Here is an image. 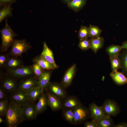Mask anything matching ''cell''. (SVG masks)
Masks as SVG:
<instances>
[{
  "label": "cell",
  "instance_id": "obj_1",
  "mask_svg": "<svg viewBox=\"0 0 127 127\" xmlns=\"http://www.w3.org/2000/svg\"><path fill=\"white\" fill-rule=\"evenodd\" d=\"M6 121L9 127H16L24 121L20 107L10 102L5 114Z\"/></svg>",
  "mask_w": 127,
  "mask_h": 127
},
{
  "label": "cell",
  "instance_id": "obj_23",
  "mask_svg": "<svg viewBox=\"0 0 127 127\" xmlns=\"http://www.w3.org/2000/svg\"><path fill=\"white\" fill-rule=\"evenodd\" d=\"M87 0H73L67 4V7L77 12L82 9L85 5Z\"/></svg>",
  "mask_w": 127,
  "mask_h": 127
},
{
  "label": "cell",
  "instance_id": "obj_4",
  "mask_svg": "<svg viewBox=\"0 0 127 127\" xmlns=\"http://www.w3.org/2000/svg\"><path fill=\"white\" fill-rule=\"evenodd\" d=\"M0 87L7 92L11 93L18 89V80L7 75L0 69Z\"/></svg>",
  "mask_w": 127,
  "mask_h": 127
},
{
  "label": "cell",
  "instance_id": "obj_31",
  "mask_svg": "<svg viewBox=\"0 0 127 127\" xmlns=\"http://www.w3.org/2000/svg\"><path fill=\"white\" fill-rule=\"evenodd\" d=\"M112 71H117L121 69V61L119 56L109 58Z\"/></svg>",
  "mask_w": 127,
  "mask_h": 127
},
{
  "label": "cell",
  "instance_id": "obj_8",
  "mask_svg": "<svg viewBox=\"0 0 127 127\" xmlns=\"http://www.w3.org/2000/svg\"><path fill=\"white\" fill-rule=\"evenodd\" d=\"M66 88L61 83L51 82L46 89L52 95L62 99L67 96Z\"/></svg>",
  "mask_w": 127,
  "mask_h": 127
},
{
  "label": "cell",
  "instance_id": "obj_40",
  "mask_svg": "<svg viewBox=\"0 0 127 127\" xmlns=\"http://www.w3.org/2000/svg\"><path fill=\"white\" fill-rule=\"evenodd\" d=\"M114 127H127V123H121L117 125H114Z\"/></svg>",
  "mask_w": 127,
  "mask_h": 127
},
{
  "label": "cell",
  "instance_id": "obj_12",
  "mask_svg": "<svg viewBox=\"0 0 127 127\" xmlns=\"http://www.w3.org/2000/svg\"><path fill=\"white\" fill-rule=\"evenodd\" d=\"M37 81L34 75L21 79L18 89L27 92L36 87Z\"/></svg>",
  "mask_w": 127,
  "mask_h": 127
},
{
  "label": "cell",
  "instance_id": "obj_26",
  "mask_svg": "<svg viewBox=\"0 0 127 127\" xmlns=\"http://www.w3.org/2000/svg\"><path fill=\"white\" fill-rule=\"evenodd\" d=\"M62 110L63 118L70 124L74 125V120L73 109L64 108L62 109Z\"/></svg>",
  "mask_w": 127,
  "mask_h": 127
},
{
  "label": "cell",
  "instance_id": "obj_28",
  "mask_svg": "<svg viewBox=\"0 0 127 127\" xmlns=\"http://www.w3.org/2000/svg\"><path fill=\"white\" fill-rule=\"evenodd\" d=\"M12 8L11 5L3 6L0 10V22H1L9 16H12Z\"/></svg>",
  "mask_w": 127,
  "mask_h": 127
},
{
  "label": "cell",
  "instance_id": "obj_36",
  "mask_svg": "<svg viewBox=\"0 0 127 127\" xmlns=\"http://www.w3.org/2000/svg\"><path fill=\"white\" fill-rule=\"evenodd\" d=\"M10 56L8 53L6 54H0V69L4 68Z\"/></svg>",
  "mask_w": 127,
  "mask_h": 127
},
{
  "label": "cell",
  "instance_id": "obj_42",
  "mask_svg": "<svg viewBox=\"0 0 127 127\" xmlns=\"http://www.w3.org/2000/svg\"><path fill=\"white\" fill-rule=\"evenodd\" d=\"M63 3L67 4L73 0H60Z\"/></svg>",
  "mask_w": 127,
  "mask_h": 127
},
{
  "label": "cell",
  "instance_id": "obj_18",
  "mask_svg": "<svg viewBox=\"0 0 127 127\" xmlns=\"http://www.w3.org/2000/svg\"><path fill=\"white\" fill-rule=\"evenodd\" d=\"M23 61L19 57L10 56L4 68L5 70H13L24 65Z\"/></svg>",
  "mask_w": 127,
  "mask_h": 127
},
{
  "label": "cell",
  "instance_id": "obj_33",
  "mask_svg": "<svg viewBox=\"0 0 127 127\" xmlns=\"http://www.w3.org/2000/svg\"><path fill=\"white\" fill-rule=\"evenodd\" d=\"M78 36L79 40L88 39L90 37L88 27L81 26L78 31Z\"/></svg>",
  "mask_w": 127,
  "mask_h": 127
},
{
  "label": "cell",
  "instance_id": "obj_38",
  "mask_svg": "<svg viewBox=\"0 0 127 127\" xmlns=\"http://www.w3.org/2000/svg\"><path fill=\"white\" fill-rule=\"evenodd\" d=\"M84 124L85 127H98L96 121L92 120L85 122Z\"/></svg>",
  "mask_w": 127,
  "mask_h": 127
},
{
  "label": "cell",
  "instance_id": "obj_10",
  "mask_svg": "<svg viewBox=\"0 0 127 127\" xmlns=\"http://www.w3.org/2000/svg\"><path fill=\"white\" fill-rule=\"evenodd\" d=\"M101 106L105 114L110 116L115 117L120 111V108L118 104L115 101L111 99L105 100Z\"/></svg>",
  "mask_w": 127,
  "mask_h": 127
},
{
  "label": "cell",
  "instance_id": "obj_32",
  "mask_svg": "<svg viewBox=\"0 0 127 127\" xmlns=\"http://www.w3.org/2000/svg\"><path fill=\"white\" fill-rule=\"evenodd\" d=\"M31 66L34 75L38 80L42 74L45 69L40 65L36 63H33Z\"/></svg>",
  "mask_w": 127,
  "mask_h": 127
},
{
  "label": "cell",
  "instance_id": "obj_35",
  "mask_svg": "<svg viewBox=\"0 0 127 127\" xmlns=\"http://www.w3.org/2000/svg\"><path fill=\"white\" fill-rule=\"evenodd\" d=\"M9 103L7 99L0 101V115L3 116L5 115Z\"/></svg>",
  "mask_w": 127,
  "mask_h": 127
},
{
  "label": "cell",
  "instance_id": "obj_27",
  "mask_svg": "<svg viewBox=\"0 0 127 127\" xmlns=\"http://www.w3.org/2000/svg\"><path fill=\"white\" fill-rule=\"evenodd\" d=\"M123 49L119 57L121 61L122 72L127 77V49Z\"/></svg>",
  "mask_w": 127,
  "mask_h": 127
},
{
  "label": "cell",
  "instance_id": "obj_41",
  "mask_svg": "<svg viewBox=\"0 0 127 127\" xmlns=\"http://www.w3.org/2000/svg\"><path fill=\"white\" fill-rule=\"evenodd\" d=\"M121 46L123 49H127V41H125L123 42Z\"/></svg>",
  "mask_w": 127,
  "mask_h": 127
},
{
  "label": "cell",
  "instance_id": "obj_19",
  "mask_svg": "<svg viewBox=\"0 0 127 127\" xmlns=\"http://www.w3.org/2000/svg\"><path fill=\"white\" fill-rule=\"evenodd\" d=\"M48 105V98L46 93L43 91L38 99L36 105V109L37 115L44 112Z\"/></svg>",
  "mask_w": 127,
  "mask_h": 127
},
{
  "label": "cell",
  "instance_id": "obj_17",
  "mask_svg": "<svg viewBox=\"0 0 127 127\" xmlns=\"http://www.w3.org/2000/svg\"><path fill=\"white\" fill-rule=\"evenodd\" d=\"M43 49L40 55L44 59L52 64L56 69L58 68L54 59V55L52 50L48 47L46 43H43Z\"/></svg>",
  "mask_w": 127,
  "mask_h": 127
},
{
  "label": "cell",
  "instance_id": "obj_24",
  "mask_svg": "<svg viewBox=\"0 0 127 127\" xmlns=\"http://www.w3.org/2000/svg\"><path fill=\"white\" fill-rule=\"evenodd\" d=\"M44 90L36 87L27 92L30 101L35 103L38 100L41 93Z\"/></svg>",
  "mask_w": 127,
  "mask_h": 127
},
{
  "label": "cell",
  "instance_id": "obj_2",
  "mask_svg": "<svg viewBox=\"0 0 127 127\" xmlns=\"http://www.w3.org/2000/svg\"><path fill=\"white\" fill-rule=\"evenodd\" d=\"M4 27L0 30L1 44L0 47L1 53L6 52L13 43L15 38L18 36L8 24L7 18L5 20Z\"/></svg>",
  "mask_w": 127,
  "mask_h": 127
},
{
  "label": "cell",
  "instance_id": "obj_3",
  "mask_svg": "<svg viewBox=\"0 0 127 127\" xmlns=\"http://www.w3.org/2000/svg\"><path fill=\"white\" fill-rule=\"evenodd\" d=\"M11 48L8 52L10 56L22 57L23 54L27 52L31 48L30 43L25 39H15L11 45Z\"/></svg>",
  "mask_w": 127,
  "mask_h": 127
},
{
  "label": "cell",
  "instance_id": "obj_29",
  "mask_svg": "<svg viewBox=\"0 0 127 127\" xmlns=\"http://www.w3.org/2000/svg\"><path fill=\"white\" fill-rule=\"evenodd\" d=\"M98 127H114L113 121L111 117L102 119L96 121Z\"/></svg>",
  "mask_w": 127,
  "mask_h": 127
},
{
  "label": "cell",
  "instance_id": "obj_37",
  "mask_svg": "<svg viewBox=\"0 0 127 127\" xmlns=\"http://www.w3.org/2000/svg\"><path fill=\"white\" fill-rule=\"evenodd\" d=\"M17 0H0V5L2 7L11 5L15 3Z\"/></svg>",
  "mask_w": 127,
  "mask_h": 127
},
{
  "label": "cell",
  "instance_id": "obj_5",
  "mask_svg": "<svg viewBox=\"0 0 127 127\" xmlns=\"http://www.w3.org/2000/svg\"><path fill=\"white\" fill-rule=\"evenodd\" d=\"M75 125H78L84 123L90 117L89 108L82 103L73 109Z\"/></svg>",
  "mask_w": 127,
  "mask_h": 127
},
{
  "label": "cell",
  "instance_id": "obj_30",
  "mask_svg": "<svg viewBox=\"0 0 127 127\" xmlns=\"http://www.w3.org/2000/svg\"><path fill=\"white\" fill-rule=\"evenodd\" d=\"M88 27L91 38H96L100 36L102 31L98 26L89 24Z\"/></svg>",
  "mask_w": 127,
  "mask_h": 127
},
{
  "label": "cell",
  "instance_id": "obj_15",
  "mask_svg": "<svg viewBox=\"0 0 127 127\" xmlns=\"http://www.w3.org/2000/svg\"><path fill=\"white\" fill-rule=\"evenodd\" d=\"M62 108H68L73 109L81 103L76 96H67L62 99Z\"/></svg>",
  "mask_w": 127,
  "mask_h": 127
},
{
  "label": "cell",
  "instance_id": "obj_16",
  "mask_svg": "<svg viewBox=\"0 0 127 127\" xmlns=\"http://www.w3.org/2000/svg\"><path fill=\"white\" fill-rule=\"evenodd\" d=\"M52 70H44L42 74L37 80L36 87L45 90L50 82Z\"/></svg>",
  "mask_w": 127,
  "mask_h": 127
},
{
  "label": "cell",
  "instance_id": "obj_13",
  "mask_svg": "<svg viewBox=\"0 0 127 127\" xmlns=\"http://www.w3.org/2000/svg\"><path fill=\"white\" fill-rule=\"evenodd\" d=\"M45 89L48 98V105L51 110L53 111H56L62 109V99L52 95L46 89Z\"/></svg>",
  "mask_w": 127,
  "mask_h": 127
},
{
  "label": "cell",
  "instance_id": "obj_11",
  "mask_svg": "<svg viewBox=\"0 0 127 127\" xmlns=\"http://www.w3.org/2000/svg\"><path fill=\"white\" fill-rule=\"evenodd\" d=\"M90 117L92 120L97 121L100 119L111 116L107 115L101 106H99L94 103H91L89 106Z\"/></svg>",
  "mask_w": 127,
  "mask_h": 127
},
{
  "label": "cell",
  "instance_id": "obj_43",
  "mask_svg": "<svg viewBox=\"0 0 127 127\" xmlns=\"http://www.w3.org/2000/svg\"><path fill=\"white\" fill-rule=\"evenodd\" d=\"M3 120L2 118L1 117H0V123L1 124L3 121Z\"/></svg>",
  "mask_w": 127,
  "mask_h": 127
},
{
  "label": "cell",
  "instance_id": "obj_9",
  "mask_svg": "<svg viewBox=\"0 0 127 127\" xmlns=\"http://www.w3.org/2000/svg\"><path fill=\"white\" fill-rule=\"evenodd\" d=\"M10 101L21 106L30 101L27 92L18 89L11 93Z\"/></svg>",
  "mask_w": 127,
  "mask_h": 127
},
{
  "label": "cell",
  "instance_id": "obj_21",
  "mask_svg": "<svg viewBox=\"0 0 127 127\" xmlns=\"http://www.w3.org/2000/svg\"><path fill=\"white\" fill-rule=\"evenodd\" d=\"M32 61L33 63L39 64L45 70H52L56 69L52 64L42 57L40 54L33 58Z\"/></svg>",
  "mask_w": 127,
  "mask_h": 127
},
{
  "label": "cell",
  "instance_id": "obj_22",
  "mask_svg": "<svg viewBox=\"0 0 127 127\" xmlns=\"http://www.w3.org/2000/svg\"><path fill=\"white\" fill-rule=\"evenodd\" d=\"M90 40V49L96 54L103 47L104 42V39L100 36L96 38H91Z\"/></svg>",
  "mask_w": 127,
  "mask_h": 127
},
{
  "label": "cell",
  "instance_id": "obj_25",
  "mask_svg": "<svg viewBox=\"0 0 127 127\" xmlns=\"http://www.w3.org/2000/svg\"><path fill=\"white\" fill-rule=\"evenodd\" d=\"M123 48L121 46L112 44L107 47L106 51L109 58L119 56Z\"/></svg>",
  "mask_w": 127,
  "mask_h": 127
},
{
  "label": "cell",
  "instance_id": "obj_39",
  "mask_svg": "<svg viewBox=\"0 0 127 127\" xmlns=\"http://www.w3.org/2000/svg\"><path fill=\"white\" fill-rule=\"evenodd\" d=\"M6 92L2 88L0 87V100L7 99Z\"/></svg>",
  "mask_w": 127,
  "mask_h": 127
},
{
  "label": "cell",
  "instance_id": "obj_20",
  "mask_svg": "<svg viewBox=\"0 0 127 127\" xmlns=\"http://www.w3.org/2000/svg\"><path fill=\"white\" fill-rule=\"evenodd\" d=\"M110 75L113 81L117 85H122L127 83V78L122 72L112 71Z\"/></svg>",
  "mask_w": 127,
  "mask_h": 127
},
{
  "label": "cell",
  "instance_id": "obj_14",
  "mask_svg": "<svg viewBox=\"0 0 127 127\" xmlns=\"http://www.w3.org/2000/svg\"><path fill=\"white\" fill-rule=\"evenodd\" d=\"M76 66L75 64H73L66 71L64 74L61 83L67 88L71 85L75 75Z\"/></svg>",
  "mask_w": 127,
  "mask_h": 127
},
{
  "label": "cell",
  "instance_id": "obj_34",
  "mask_svg": "<svg viewBox=\"0 0 127 127\" xmlns=\"http://www.w3.org/2000/svg\"><path fill=\"white\" fill-rule=\"evenodd\" d=\"M78 47L83 51H87L91 48L90 40L88 39L80 40L78 44Z\"/></svg>",
  "mask_w": 127,
  "mask_h": 127
},
{
  "label": "cell",
  "instance_id": "obj_7",
  "mask_svg": "<svg viewBox=\"0 0 127 127\" xmlns=\"http://www.w3.org/2000/svg\"><path fill=\"white\" fill-rule=\"evenodd\" d=\"M35 103L29 101L26 104L20 106L24 121L35 119L37 115Z\"/></svg>",
  "mask_w": 127,
  "mask_h": 127
},
{
  "label": "cell",
  "instance_id": "obj_6",
  "mask_svg": "<svg viewBox=\"0 0 127 127\" xmlns=\"http://www.w3.org/2000/svg\"><path fill=\"white\" fill-rule=\"evenodd\" d=\"M6 73L18 80L34 75L31 65H23L16 69L6 70Z\"/></svg>",
  "mask_w": 127,
  "mask_h": 127
}]
</instances>
